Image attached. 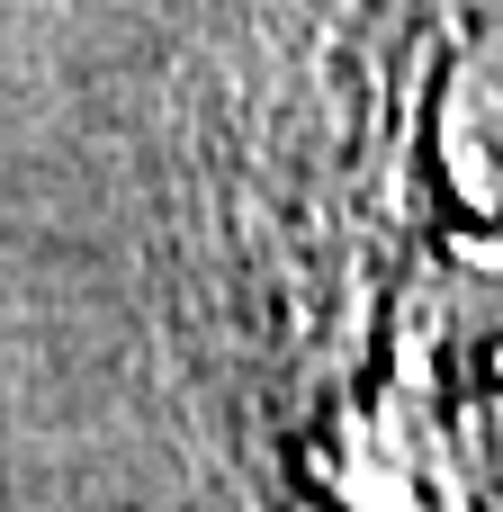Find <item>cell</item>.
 <instances>
[{"label": "cell", "mask_w": 503, "mask_h": 512, "mask_svg": "<svg viewBox=\"0 0 503 512\" xmlns=\"http://www.w3.org/2000/svg\"><path fill=\"white\" fill-rule=\"evenodd\" d=\"M126 54L144 512H503V0H189Z\"/></svg>", "instance_id": "obj_1"}]
</instances>
